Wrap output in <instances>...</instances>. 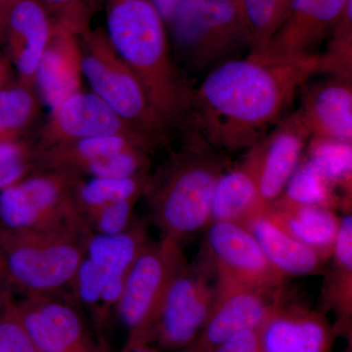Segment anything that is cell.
<instances>
[{"label": "cell", "instance_id": "cell-40", "mask_svg": "<svg viewBox=\"0 0 352 352\" xmlns=\"http://www.w3.org/2000/svg\"><path fill=\"white\" fill-rule=\"evenodd\" d=\"M0 289L9 291L8 287H7L6 265H4L1 251H0Z\"/></svg>", "mask_w": 352, "mask_h": 352}, {"label": "cell", "instance_id": "cell-43", "mask_svg": "<svg viewBox=\"0 0 352 352\" xmlns=\"http://www.w3.org/2000/svg\"><path fill=\"white\" fill-rule=\"evenodd\" d=\"M133 351V352H157V351H155L154 349H149V347L146 346L145 344H144V346L136 347V349H133V351Z\"/></svg>", "mask_w": 352, "mask_h": 352}, {"label": "cell", "instance_id": "cell-4", "mask_svg": "<svg viewBox=\"0 0 352 352\" xmlns=\"http://www.w3.org/2000/svg\"><path fill=\"white\" fill-rule=\"evenodd\" d=\"M91 234L80 228L14 231L0 226L9 291L48 296L72 288Z\"/></svg>", "mask_w": 352, "mask_h": 352}, {"label": "cell", "instance_id": "cell-12", "mask_svg": "<svg viewBox=\"0 0 352 352\" xmlns=\"http://www.w3.org/2000/svg\"><path fill=\"white\" fill-rule=\"evenodd\" d=\"M109 135L129 136L154 148L159 144L129 126L94 92L78 90L51 110L36 152L80 139Z\"/></svg>", "mask_w": 352, "mask_h": 352}, {"label": "cell", "instance_id": "cell-19", "mask_svg": "<svg viewBox=\"0 0 352 352\" xmlns=\"http://www.w3.org/2000/svg\"><path fill=\"white\" fill-rule=\"evenodd\" d=\"M75 32L54 23L38 69L36 87L50 110L80 90L82 80L80 43Z\"/></svg>", "mask_w": 352, "mask_h": 352}, {"label": "cell", "instance_id": "cell-3", "mask_svg": "<svg viewBox=\"0 0 352 352\" xmlns=\"http://www.w3.org/2000/svg\"><path fill=\"white\" fill-rule=\"evenodd\" d=\"M228 161L198 135L150 175L144 193L161 238L182 243L212 223L215 185Z\"/></svg>", "mask_w": 352, "mask_h": 352}, {"label": "cell", "instance_id": "cell-34", "mask_svg": "<svg viewBox=\"0 0 352 352\" xmlns=\"http://www.w3.org/2000/svg\"><path fill=\"white\" fill-rule=\"evenodd\" d=\"M138 201L111 204L82 212V219L92 233L113 235L122 232L133 222V210Z\"/></svg>", "mask_w": 352, "mask_h": 352}, {"label": "cell", "instance_id": "cell-15", "mask_svg": "<svg viewBox=\"0 0 352 352\" xmlns=\"http://www.w3.org/2000/svg\"><path fill=\"white\" fill-rule=\"evenodd\" d=\"M17 307L25 329L43 352H102L76 308L57 295L28 296Z\"/></svg>", "mask_w": 352, "mask_h": 352}, {"label": "cell", "instance_id": "cell-13", "mask_svg": "<svg viewBox=\"0 0 352 352\" xmlns=\"http://www.w3.org/2000/svg\"><path fill=\"white\" fill-rule=\"evenodd\" d=\"M310 138L302 113L296 111L280 122L270 135L250 148L245 160L254 170L259 195L267 207L283 193L302 162L303 150Z\"/></svg>", "mask_w": 352, "mask_h": 352}, {"label": "cell", "instance_id": "cell-26", "mask_svg": "<svg viewBox=\"0 0 352 352\" xmlns=\"http://www.w3.org/2000/svg\"><path fill=\"white\" fill-rule=\"evenodd\" d=\"M149 178L150 175L131 178H92L87 182L80 178L75 191L78 212L82 214L87 210L119 201H138L144 196Z\"/></svg>", "mask_w": 352, "mask_h": 352}, {"label": "cell", "instance_id": "cell-31", "mask_svg": "<svg viewBox=\"0 0 352 352\" xmlns=\"http://www.w3.org/2000/svg\"><path fill=\"white\" fill-rule=\"evenodd\" d=\"M352 0L333 30L332 39L324 56H319V72H330L336 78L351 80Z\"/></svg>", "mask_w": 352, "mask_h": 352}, {"label": "cell", "instance_id": "cell-18", "mask_svg": "<svg viewBox=\"0 0 352 352\" xmlns=\"http://www.w3.org/2000/svg\"><path fill=\"white\" fill-rule=\"evenodd\" d=\"M148 243L147 227L136 220L122 232L113 235L92 233L88 237L85 256L101 272L104 314L117 307L127 275Z\"/></svg>", "mask_w": 352, "mask_h": 352}, {"label": "cell", "instance_id": "cell-36", "mask_svg": "<svg viewBox=\"0 0 352 352\" xmlns=\"http://www.w3.org/2000/svg\"><path fill=\"white\" fill-rule=\"evenodd\" d=\"M48 10L57 15L58 23L75 32H87L85 18V0H43Z\"/></svg>", "mask_w": 352, "mask_h": 352}, {"label": "cell", "instance_id": "cell-32", "mask_svg": "<svg viewBox=\"0 0 352 352\" xmlns=\"http://www.w3.org/2000/svg\"><path fill=\"white\" fill-rule=\"evenodd\" d=\"M0 352H43L25 329L11 293L0 309Z\"/></svg>", "mask_w": 352, "mask_h": 352}, {"label": "cell", "instance_id": "cell-22", "mask_svg": "<svg viewBox=\"0 0 352 352\" xmlns=\"http://www.w3.org/2000/svg\"><path fill=\"white\" fill-rule=\"evenodd\" d=\"M266 210L254 215L244 226L261 245L270 263L286 278L320 272L326 261L278 226Z\"/></svg>", "mask_w": 352, "mask_h": 352}, {"label": "cell", "instance_id": "cell-17", "mask_svg": "<svg viewBox=\"0 0 352 352\" xmlns=\"http://www.w3.org/2000/svg\"><path fill=\"white\" fill-rule=\"evenodd\" d=\"M285 298L258 329L263 352H330L333 333L323 314Z\"/></svg>", "mask_w": 352, "mask_h": 352}, {"label": "cell", "instance_id": "cell-8", "mask_svg": "<svg viewBox=\"0 0 352 352\" xmlns=\"http://www.w3.org/2000/svg\"><path fill=\"white\" fill-rule=\"evenodd\" d=\"M78 179L68 170H46L2 190L0 226L14 231L88 229L76 206Z\"/></svg>", "mask_w": 352, "mask_h": 352}, {"label": "cell", "instance_id": "cell-5", "mask_svg": "<svg viewBox=\"0 0 352 352\" xmlns=\"http://www.w3.org/2000/svg\"><path fill=\"white\" fill-rule=\"evenodd\" d=\"M168 25L178 54L198 71L217 68L250 50L240 0H182Z\"/></svg>", "mask_w": 352, "mask_h": 352}, {"label": "cell", "instance_id": "cell-27", "mask_svg": "<svg viewBox=\"0 0 352 352\" xmlns=\"http://www.w3.org/2000/svg\"><path fill=\"white\" fill-rule=\"evenodd\" d=\"M278 201L295 206H315L333 210L339 205L336 187L309 160L298 164Z\"/></svg>", "mask_w": 352, "mask_h": 352}, {"label": "cell", "instance_id": "cell-25", "mask_svg": "<svg viewBox=\"0 0 352 352\" xmlns=\"http://www.w3.org/2000/svg\"><path fill=\"white\" fill-rule=\"evenodd\" d=\"M332 265L322 287L324 307L333 309L340 325H349L352 314V215L342 217L332 254Z\"/></svg>", "mask_w": 352, "mask_h": 352}, {"label": "cell", "instance_id": "cell-7", "mask_svg": "<svg viewBox=\"0 0 352 352\" xmlns=\"http://www.w3.org/2000/svg\"><path fill=\"white\" fill-rule=\"evenodd\" d=\"M186 263L182 245L166 238L148 243L140 252L117 305L129 330L126 351L152 337L171 284Z\"/></svg>", "mask_w": 352, "mask_h": 352}, {"label": "cell", "instance_id": "cell-9", "mask_svg": "<svg viewBox=\"0 0 352 352\" xmlns=\"http://www.w3.org/2000/svg\"><path fill=\"white\" fill-rule=\"evenodd\" d=\"M284 288L265 289L214 277V298L207 322L184 352H214L236 333L258 329L284 298Z\"/></svg>", "mask_w": 352, "mask_h": 352}, {"label": "cell", "instance_id": "cell-20", "mask_svg": "<svg viewBox=\"0 0 352 352\" xmlns=\"http://www.w3.org/2000/svg\"><path fill=\"white\" fill-rule=\"evenodd\" d=\"M311 138L352 143V89L336 78L308 87L300 110Z\"/></svg>", "mask_w": 352, "mask_h": 352}, {"label": "cell", "instance_id": "cell-11", "mask_svg": "<svg viewBox=\"0 0 352 352\" xmlns=\"http://www.w3.org/2000/svg\"><path fill=\"white\" fill-rule=\"evenodd\" d=\"M206 247L217 279L254 288H284L287 278L270 263L247 227L212 222L208 227Z\"/></svg>", "mask_w": 352, "mask_h": 352}, {"label": "cell", "instance_id": "cell-24", "mask_svg": "<svg viewBox=\"0 0 352 352\" xmlns=\"http://www.w3.org/2000/svg\"><path fill=\"white\" fill-rule=\"evenodd\" d=\"M138 148L150 152L154 149L151 145L129 136H98L62 143L36 152L34 160L44 170H68L80 175L90 164Z\"/></svg>", "mask_w": 352, "mask_h": 352}, {"label": "cell", "instance_id": "cell-29", "mask_svg": "<svg viewBox=\"0 0 352 352\" xmlns=\"http://www.w3.org/2000/svg\"><path fill=\"white\" fill-rule=\"evenodd\" d=\"M307 159L351 201L352 143L310 139Z\"/></svg>", "mask_w": 352, "mask_h": 352}, {"label": "cell", "instance_id": "cell-33", "mask_svg": "<svg viewBox=\"0 0 352 352\" xmlns=\"http://www.w3.org/2000/svg\"><path fill=\"white\" fill-rule=\"evenodd\" d=\"M34 156L36 151L21 138L0 141V191L27 177Z\"/></svg>", "mask_w": 352, "mask_h": 352}, {"label": "cell", "instance_id": "cell-16", "mask_svg": "<svg viewBox=\"0 0 352 352\" xmlns=\"http://www.w3.org/2000/svg\"><path fill=\"white\" fill-rule=\"evenodd\" d=\"M54 23L41 0H14L0 30V43L15 66L23 87H36V69L50 43Z\"/></svg>", "mask_w": 352, "mask_h": 352}, {"label": "cell", "instance_id": "cell-23", "mask_svg": "<svg viewBox=\"0 0 352 352\" xmlns=\"http://www.w3.org/2000/svg\"><path fill=\"white\" fill-rule=\"evenodd\" d=\"M268 208L259 195L254 170L244 160L232 170L224 171L217 180L212 196V223L230 222L245 226Z\"/></svg>", "mask_w": 352, "mask_h": 352}, {"label": "cell", "instance_id": "cell-28", "mask_svg": "<svg viewBox=\"0 0 352 352\" xmlns=\"http://www.w3.org/2000/svg\"><path fill=\"white\" fill-rule=\"evenodd\" d=\"M292 0H240L250 38L249 56L263 54L286 17Z\"/></svg>", "mask_w": 352, "mask_h": 352}, {"label": "cell", "instance_id": "cell-37", "mask_svg": "<svg viewBox=\"0 0 352 352\" xmlns=\"http://www.w3.org/2000/svg\"><path fill=\"white\" fill-rule=\"evenodd\" d=\"M214 352H263L259 344L258 329L236 333L220 344Z\"/></svg>", "mask_w": 352, "mask_h": 352}, {"label": "cell", "instance_id": "cell-21", "mask_svg": "<svg viewBox=\"0 0 352 352\" xmlns=\"http://www.w3.org/2000/svg\"><path fill=\"white\" fill-rule=\"evenodd\" d=\"M266 214L278 226L314 250L324 261L332 258L342 220L333 210L275 201Z\"/></svg>", "mask_w": 352, "mask_h": 352}, {"label": "cell", "instance_id": "cell-38", "mask_svg": "<svg viewBox=\"0 0 352 352\" xmlns=\"http://www.w3.org/2000/svg\"><path fill=\"white\" fill-rule=\"evenodd\" d=\"M168 25L182 0H148Z\"/></svg>", "mask_w": 352, "mask_h": 352}, {"label": "cell", "instance_id": "cell-1", "mask_svg": "<svg viewBox=\"0 0 352 352\" xmlns=\"http://www.w3.org/2000/svg\"><path fill=\"white\" fill-rule=\"evenodd\" d=\"M318 72L319 55L289 61L248 56L219 65L192 96L196 135L217 150L251 148Z\"/></svg>", "mask_w": 352, "mask_h": 352}, {"label": "cell", "instance_id": "cell-41", "mask_svg": "<svg viewBox=\"0 0 352 352\" xmlns=\"http://www.w3.org/2000/svg\"><path fill=\"white\" fill-rule=\"evenodd\" d=\"M14 0H0V30L3 24L4 18H6L7 10Z\"/></svg>", "mask_w": 352, "mask_h": 352}, {"label": "cell", "instance_id": "cell-6", "mask_svg": "<svg viewBox=\"0 0 352 352\" xmlns=\"http://www.w3.org/2000/svg\"><path fill=\"white\" fill-rule=\"evenodd\" d=\"M80 50L82 76L92 92L132 129L162 142L168 122L153 107L138 76L118 54L107 34L83 32Z\"/></svg>", "mask_w": 352, "mask_h": 352}, {"label": "cell", "instance_id": "cell-42", "mask_svg": "<svg viewBox=\"0 0 352 352\" xmlns=\"http://www.w3.org/2000/svg\"><path fill=\"white\" fill-rule=\"evenodd\" d=\"M11 292L9 291H3V289H0V309H1L2 305H3L4 300H6L7 295Z\"/></svg>", "mask_w": 352, "mask_h": 352}, {"label": "cell", "instance_id": "cell-2", "mask_svg": "<svg viewBox=\"0 0 352 352\" xmlns=\"http://www.w3.org/2000/svg\"><path fill=\"white\" fill-rule=\"evenodd\" d=\"M107 36L168 124L190 108L192 95L176 69L166 23L148 0H108Z\"/></svg>", "mask_w": 352, "mask_h": 352}, {"label": "cell", "instance_id": "cell-10", "mask_svg": "<svg viewBox=\"0 0 352 352\" xmlns=\"http://www.w3.org/2000/svg\"><path fill=\"white\" fill-rule=\"evenodd\" d=\"M214 268L210 261L185 264L164 300L153 336L166 349H183L203 330L214 298Z\"/></svg>", "mask_w": 352, "mask_h": 352}, {"label": "cell", "instance_id": "cell-14", "mask_svg": "<svg viewBox=\"0 0 352 352\" xmlns=\"http://www.w3.org/2000/svg\"><path fill=\"white\" fill-rule=\"evenodd\" d=\"M349 1L292 0L283 23L256 58L289 61L316 56L317 47L331 36Z\"/></svg>", "mask_w": 352, "mask_h": 352}, {"label": "cell", "instance_id": "cell-39", "mask_svg": "<svg viewBox=\"0 0 352 352\" xmlns=\"http://www.w3.org/2000/svg\"><path fill=\"white\" fill-rule=\"evenodd\" d=\"M12 78V67L10 60L7 56L0 55V90L11 85Z\"/></svg>", "mask_w": 352, "mask_h": 352}, {"label": "cell", "instance_id": "cell-30", "mask_svg": "<svg viewBox=\"0 0 352 352\" xmlns=\"http://www.w3.org/2000/svg\"><path fill=\"white\" fill-rule=\"evenodd\" d=\"M36 111L32 89L18 83L0 90V141L20 138L36 118Z\"/></svg>", "mask_w": 352, "mask_h": 352}, {"label": "cell", "instance_id": "cell-35", "mask_svg": "<svg viewBox=\"0 0 352 352\" xmlns=\"http://www.w3.org/2000/svg\"><path fill=\"white\" fill-rule=\"evenodd\" d=\"M72 288L80 302L94 309L96 314L104 315L101 272L87 256L80 263Z\"/></svg>", "mask_w": 352, "mask_h": 352}]
</instances>
